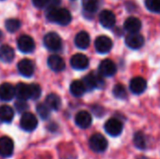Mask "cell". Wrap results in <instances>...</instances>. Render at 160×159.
<instances>
[{"label":"cell","mask_w":160,"mask_h":159,"mask_svg":"<svg viewBox=\"0 0 160 159\" xmlns=\"http://www.w3.org/2000/svg\"><path fill=\"white\" fill-rule=\"evenodd\" d=\"M46 17L49 21L56 22L60 25H68L72 19L68 9L64 7H57L55 5L49 7L46 12Z\"/></svg>","instance_id":"1"},{"label":"cell","mask_w":160,"mask_h":159,"mask_svg":"<svg viewBox=\"0 0 160 159\" xmlns=\"http://www.w3.org/2000/svg\"><path fill=\"white\" fill-rule=\"evenodd\" d=\"M43 43L48 50L53 52L59 51L62 47V39L55 32H50L46 34L43 38Z\"/></svg>","instance_id":"2"},{"label":"cell","mask_w":160,"mask_h":159,"mask_svg":"<svg viewBox=\"0 0 160 159\" xmlns=\"http://www.w3.org/2000/svg\"><path fill=\"white\" fill-rule=\"evenodd\" d=\"M83 83L86 87V90H94L96 88H102L104 85V81L100 74L97 72H91L83 79Z\"/></svg>","instance_id":"3"},{"label":"cell","mask_w":160,"mask_h":159,"mask_svg":"<svg viewBox=\"0 0 160 159\" xmlns=\"http://www.w3.org/2000/svg\"><path fill=\"white\" fill-rule=\"evenodd\" d=\"M89 146L96 153H102L108 148V142L101 134H94L89 140Z\"/></svg>","instance_id":"4"},{"label":"cell","mask_w":160,"mask_h":159,"mask_svg":"<svg viewBox=\"0 0 160 159\" xmlns=\"http://www.w3.org/2000/svg\"><path fill=\"white\" fill-rule=\"evenodd\" d=\"M21 127L25 131H33L38 127V119L37 117L30 112H24L20 120Z\"/></svg>","instance_id":"5"},{"label":"cell","mask_w":160,"mask_h":159,"mask_svg":"<svg viewBox=\"0 0 160 159\" xmlns=\"http://www.w3.org/2000/svg\"><path fill=\"white\" fill-rule=\"evenodd\" d=\"M105 131L112 137H117L119 136L123 131V124L121 121L115 118L109 119L104 126Z\"/></svg>","instance_id":"6"},{"label":"cell","mask_w":160,"mask_h":159,"mask_svg":"<svg viewBox=\"0 0 160 159\" xmlns=\"http://www.w3.org/2000/svg\"><path fill=\"white\" fill-rule=\"evenodd\" d=\"M116 65L111 59H104L98 66V72L103 77H112L116 73Z\"/></svg>","instance_id":"7"},{"label":"cell","mask_w":160,"mask_h":159,"mask_svg":"<svg viewBox=\"0 0 160 159\" xmlns=\"http://www.w3.org/2000/svg\"><path fill=\"white\" fill-rule=\"evenodd\" d=\"M18 49L24 53H29L32 52L35 50V42L34 39L27 36V35H22L19 37L17 41Z\"/></svg>","instance_id":"8"},{"label":"cell","mask_w":160,"mask_h":159,"mask_svg":"<svg viewBox=\"0 0 160 159\" xmlns=\"http://www.w3.org/2000/svg\"><path fill=\"white\" fill-rule=\"evenodd\" d=\"M95 48L99 53H107L112 48V41L107 36H100L95 41Z\"/></svg>","instance_id":"9"},{"label":"cell","mask_w":160,"mask_h":159,"mask_svg":"<svg viewBox=\"0 0 160 159\" xmlns=\"http://www.w3.org/2000/svg\"><path fill=\"white\" fill-rule=\"evenodd\" d=\"M70 65L74 69L83 70L89 66V59L82 53H76L70 59Z\"/></svg>","instance_id":"10"},{"label":"cell","mask_w":160,"mask_h":159,"mask_svg":"<svg viewBox=\"0 0 160 159\" xmlns=\"http://www.w3.org/2000/svg\"><path fill=\"white\" fill-rule=\"evenodd\" d=\"M126 44L130 49L138 50L144 44V38L139 33L129 34L126 37Z\"/></svg>","instance_id":"11"},{"label":"cell","mask_w":160,"mask_h":159,"mask_svg":"<svg viewBox=\"0 0 160 159\" xmlns=\"http://www.w3.org/2000/svg\"><path fill=\"white\" fill-rule=\"evenodd\" d=\"M99 22L105 28H112L116 22L115 15L112 11L104 9L99 14Z\"/></svg>","instance_id":"12"},{"label":"cell","mask_w":160,"mask_h":159,"mask_svg":"<svg viewBox=\"0 0 160 159\" xmlns=\"http://www.w3.org/2000/svg\"><path fill=\"white\" fill-rule=\"evenodd\" d=\"M75 123L79 127L82 129H86L92 124V116L88 112L81 111L75 116Z\"/></svg>","instance_id":"13"},{"label":"cell","mask_w":160,"mask_h":159,"mask_svg":"<svg viewBox=\"0 0 160 159\" xmlns=\"http://www.w3.org/2000/svg\"><path fill=\"white\" fill-rule=\"evenodd\" d=\"M14 149V143L8 137L0 138V156L3 157H8L12 155Z\"/></svg>","instance_id":"14"},{"label":"cell","mask_w":160,"mask_h":159,"mask_svg":"<svg viewBox=\"0 0 160 159\" xmlns=\"http://www.w3.org/2000/svg\"><path fill=\"white\" fill-rule=\"evenodd\" d=\"M146 87H147L146 81L142 77H135L129 82L130 91L135 95L142 94L145 91Z\"/></svg>","instance_id":"15"},{"label":"cell","mask_w":160,"mask_h":159,"mask_svg":"<svg viewBox=\"0 0 160 159\" xmlns=\"http://www.w3.org/2000/svg\"><path fill=\"white\" fill-rule=\"evenodd\" d=\"M34 64L29 59H22L18 63V70L24 77H31L34 73Z\"/></svg>","instance_id":"16"},{"label":"cell","mask_w":160,"mask_h":159,"mask_svg":"<svg viewBox=\"0 0 160 159\" xmlns=\"http://www.w3.org/2000/svg\"><path fill=\"white\" fill-rule=\"evenodd\" d=\"M48 66L49 67L55 71V72H59L65 69L66 67V64L65 61L63 60V58L57 54H52L48 58Z\"/></svg>","instance_id":"17"},{"label":"cell","mask_w":160,"mask_h":159,"mask_svg":"<svg viewBox=\"0 0 160 159\" xmlns=\"http://www.w3.org/2000/svg\"><path fill=\"white\" fill-rule=\"evenodd\" d=\"M124 27L128 32H129V34L138 33L142 28V22L137 17L131 16L125 21Z\"/></svg>","instance_id":"18"},{"label":"cell","mask_w":160,"mask_h":159,"mask_svg":"<svg viewBox=\"0 0 160 159\" xmlns=\"http://www.w3.org/2000/svg\"><path fill=\"white\" fill-rule=\"evenodd\" d=\"M15 96V88L8 82L0 85V99L3 101H10Z\"/></svg>","instance_id":"19"},{"label":"cell","mask_w":160,"mask_h":159,"mask_svg":"<svg viewBox=\"0 0 160 159\" xmlns=\"http://www.w3.org/2000/svg\"><path fill=\"white\" fill-rule=\"evenodd\" d=\"M74 42L79 49H82V50L87 49L90 45V37L87 32L81 31L76 35Z\"/></svg>","instance_id":"20"},{"label":"cell","mask_w":160,"mask_h":159,"mask_svg":"<svg viewBox=\"0 0 160 159\" xmlns=\"http://www.w3.org/2000/svg\"><path fill=\"white\" fill-rule=\"evenodd\" d=\"M15 96L17 97L18 100H22L25 101L28 98H30V94H29V85L20 82L15 86Z\"/></svg>","instance_id":"21"},{"label":"cell","mask_w":160,"mask_h":159,"mask_svg":"<svg viewBox=\"0 0 160 159\" xmlns=\"http://www.w3.org/2000/svg\"><path fill=\"white\" fill-rule=\"evenodd\" d=\"M14 50L8 45H2L0 47V60L4 63H10L14 58Z\"/></svg>","instance_id":"22"},{"label":"cell","mask_w":160,"mask_h":159,"mask_svg":"<svg viewBox=\"0 0 160 159\" xmlns=\"http://www.w3.org/2000/svg\"><path fill=\"white\" fill-rule=\"evenodd\" d=\"M69 90H70V93L74 96V97H82L85 91H86V87L83 83L82 81H80V80H76V81H73L70 84V87H69Z\"/></svg>","instance_id":"23"},{"label":"cell","mask_w":160,"mask_h":159,"mask_svg":"<svg viewBox=\"0 0 160 159\" xmlns=\"http://www.w3.org/2000/svg\"><path fill=\"white\" fill-rule=\"evenodd\" d=\"M14 117V111L8 105H2L0 107V121L3 123H10Z\"/></svg>","instance_id":"24"},{"label":"cell","mask_w":160,"mask_h":159,"mask_svg":"<svg viewBox=\"0 0 160 159\" xmlns=\"http://www.w3.org/2000/svg\"><path fill=\"white\" fill-rule=\"evenodd\" d=\"M46 106L52 111H58L61 107V98L56 94H50L46 97Z\"/></svg>","instance_id":"25"},{"label":"cell","mask_w":160,"mask_h":159,"mask_svg":"<svg viewBox=\"0 0 160 159\" xmlns=\"http://www.w3.org/2000/svg\"><path fill=\"white\" fill-rule=\"evenodd\" d=\"M82 7L86 12L95 13L98 9L99 0H82Z\"/></svg>","instance_id":"26"},{"label":"cell","mask_w":160,"mask_h":159,"mask_svg":"<svg viewBox=\"0 0 160 159\" xmlns=\"http://www.w3.org/2000/svg\"><path fill=\"white\" fill-rule=\"evenodd\" d=\"M134 144L137 148L139 149H145L147 144H146V139H145V136L142 132L139 131V132H136L135 135H134Z\"/></svg>","instance_id":"27"},{"label":"cell","mask_w":160,"mask_h":159,"mask_svg":"<svg viewBox=\"0 0 160 159\" xmlns=\"http://www.w3.org/2000/svg\"><path fill=\"white\" fill-rule=\"evenodd\" d=\"M112 93H113V96L115 97L119 98V99H125L128 97V92H127L126 87L123 84H120V83L116 84L113 87Z\"/></svg>","instance_id":"28"},{"label":"cell","mask_w":160,"mask_h":159,"mask_svg":"<svg viewBox=\"0 0 160 159\" xmlns=\"http://www.w3.org/2000/svg\"><path fill=\"white\" fill-rule=\"evenodd\" d=\"M5 26L8 32L14 33L21 27V22L17 19H8L5 22Z\"/></svg>","instance_id":"29"},{"label":"cell","mask_w":160,"mask_h":159,"mask_svg":"<svg viewBox=\"0 0 160 159\" xmlns=\"http://www.w3.org/2000/svg\"><path fill=\"white\" fill-rule=\"evenodd\" d=\"M29 94H30V98L31 99H38L39 98L41 95V88L38 84L37 83H32L29 84Z\"/></svg>","instance_id":"30"},{"label":"cell","mask_w":160,"mask_h":159,"mask_svg":"<svg viewBox=\"0 0 160 159\" xmlns=\"http://www.w3.org/2000/svg\"><path fill=\"white\" fill-rule=\"evenodd\" d=\"M145 6L150 11L160 13V0H145Z\"/></svg>","instance_id":"31"},{"label":"cell","mask_w":160,"mask_h":159,"mask_svg":"<svg viewBox=\"0 0 160 159\" xmlns=\"http://www.w3.org/2000/svg\"><path fill=\"white\" fill-rule=\"evenodd\" d=\"M37 112L38 113V115L42 118V119H48L50 116V109L46 106V104H38L37 106Z\"/></svg>","instance_id":"32"},{"label":"cell","mask_w":160,"mask_h":159,"mask_svg":"<svg viewBox=\"0 0 160 159\" xmlns=\"http://www.w3.org/2000/svg\"><path fill=\"white\" fill-rule=\"evenodd\" d=\"M33 5L38 8H44L49 5L50 0H32Z\"/></svg>","instance_id":"33"},{"label":"cell","mask_w":160,"mask_h":159,"mask_svg":"<svg viewBox=\"0 0 160 159\" xmlns=\"http://www.w3.org/2000/svg\"><path fill=\"white\" fill-rule=\"evenodd\" d=\"M15 108L19 112H23L26 109H27V104L25 103V101L22 100H18L15 103Z\"/></svg>","instance_id":"34"},{"label":"cell","mask_w":160,"mask_h":159,"mask_svg":"<svg viewBox=\"0 0 160 159\" xmlns=\"http://www.w3.org/2000/svg\"><path fill=\"white\" fill-rule=\"evenodd\" d=\"M52 1L53 2V4H57V3H59L60 0H52Z\"/></svg>","instance_id":"35"},{"label":"cell","mask_w":160,"mask_h":159,"mask_svg":"<svg viewBox=\"0 0 160 159\" xmlns=\"http://www.w3.org/2000/svg\"><path fill=\"white\" fill-rule=\"evenodd\" d=\"M2 37H3V33H2L1 30H0V40L2 39Z\"/></svg>","instance_id":"36"}]
</instances>
